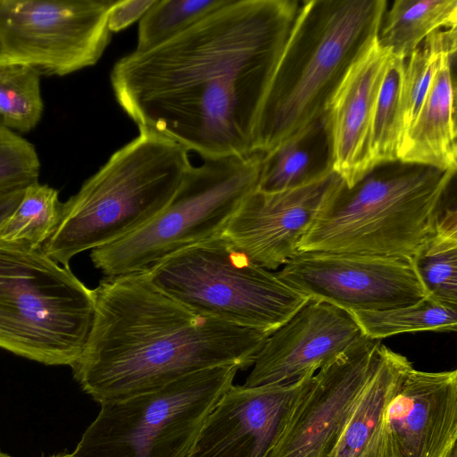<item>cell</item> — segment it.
Segmentation results:
<instances>
[{
	"instance_id": "1",
	"label": "cell",
	"mask_w": 457,
	"mask_h": 457,
	"mask_svg": "<svg viewBox=\"0 0 457 457\" xmlns=\"http://www.w3.org/2000/svg\"><path fill=\"white\" fill-rule=\"evenodd\" d=\"M300 6L228 0L200 21L111 71L115 99L137 124L203 159L253 154L265 92Z\"/></svg>"
},
{
	"instance_id": "2",
	"label": "cell",
	"mask_w": 457,
	"mask_h": 457,
	"mask_svg": "<svg viewBox=\"0 0 457 457\" xmlns=\"http://www.w3.org/2000/svg\"><path fill=\"white\" fill-rule=\"evenodd\" d=\"M93 290L92 325L71 369L99 403L212 367L248 369L270 336L197 312L162 291L147 272L104 277Z\"/></svg>"
},
{
	"instance_id": "3",
	"label": "cell",
	"mask_w": 457,
	"mask_h": 457,
	"mask_svg": "<svg viewBox=\"0 0 457 457\" xmlns=\"http://www.w3.org/2000/svg\"><path fill=\"white\" fill-rule=\"evenodd\" d=\"M386 0H308L273 71L253 132L266 154L321 119L347 70L378 36Z\"/></svg>"
},
{
	"instance_id": "4",
	"label": "cell",
	"mask_w": 457,
	"mask_h": 457,
	"mask_svg": "<svg viewBox=\"0 0 457 457\" xmlns=\"http://www.w3.org/2000/svg\"><path fill=\"white\" fill-rule=\"evenodd\" d=\"M138 135L62 204L61 218L45 253L62 266L140 229L171 201L192 164L188 151L154 131Z\"/></svg>"
},
{
	"instance_id": "5",
	"label": "cell",
	"mask_w": 457,
	"mask_h": 457,
	"mask_svg": "<svg viewBox=\"0 0 457 457\" xmlns=\"http://www.w3.org/2000/svg\"><path fill=\"white\" fill-rule=\"evenodd\" d=\"M456 172L395 162L325 199L298 252L411 258L433 232Z\"/></svg>"
},
{
	"instance_id": "6",
	"label": "cell",
	"mask_w": 457,
	"mask_h": 457,
	"mask_svg": "<svg viewBox=\"0 0 457 457\" xmlns=\"http://www.w3.org/2000/svg\"><path fill=\"white\" fill-rule=\"evenodd\" d=\"M95 312L94 290L43 247L0 239V348L45 365L72 366Z\"/></svg>"
},
{
	"instance_id": "7",
	"label": "cell",
	"mask_w": 457,
	"mask_h": 457,
	"mask_svg": "<svg viewBox=\"0 0 457 457\" xmlns=\"http://www.w3.org/2000/svg\"><path fill=\"white\" fill-rule=\"evenodd\" d=\"M263 154L204 159L191 166L167 206L149 223L91 250L104 277L148 272L169 256L222 234L245 198L256 189Z\"/></svg>"
},
{
	"instance_id": "8",
	"label": "cell",
	"mask_w": 457,
	"mask_h": 457,
	"mask_svg": "<svg viewBox=\"0 0 457 457\" xmlns=\"http://www.w3.org/2000/svg\"><path fill=\"white\" fill-rule=\"evenodd\" d=\"M164 293L202 314L271 335L308 301L220 234L149 270Z\"/></svg>"
},
{
	"instance_id": "9",
	"label": "cell",
	"mask_w": 457,
	"mask_h": 457,
	"mask_svg": "<svg viewBox=\"0 0 457 457\" xmlns=\"http://www.w3.org/2000/svg\"><path fill=\"white\" fill-rule=\"evenodd\" d=\"M239 369L216 366L158 389L104 403L72 457H189L210 412Z\"/></svg>"
},
{
	"instance_id": "10",
	"label": "cell",
	"mask_w": 457,
	"mask_h": 457,
	"mask_svg": "<svg viewBox=\"0 0 457 457\" xmlns=\"http://www.w3.org/2000/svg\"><path fill=\"white\" fill-rule=\"evenodd\" d=\"M115 0H0L1 63L65 76L95 65L109 45Z\"/></svg>"
},
{
	"instance_id": "11",
	"label": "cell",
	"mask_w": 457,
	"mask_h": 457,
	"mask_svg": "<svg viewBox=\"0 0 457 457\" xmlns=\"http://www.w3.org/2000/svg\"><path fill=\"white\" fill-rule=\"evenodd\" d=\"M276 274L310 300L349 312L410 305L426 296L407 257L298 252Z\"/></svg>"
},
{
	"instance_id": "12",
	"label": "cell",
	"mask_w": 457,
	"mask_h": 457,
	"mask_svg": "<svg viewBox=\"0 0 457 457\" xmlns=\"http://www.w3.org/2000/svg\"><path fill=\"white\" fill-rule=\"evenodd\" d=\"M381 345L363 335L320 368L265 457H335Z\"/></svg>"
},
{
	"instance_id": "13",
	"label": "cell",
	"mask_w": 457,
	"mask_h": 457,
	"mask_svg": "<svg viewBox=\"0 0 457 457\" xmlns=\"http://www.w3.org/2000/svg\"><path fill=\"white\" fill-rule=\"evenodd\" d=\"M457 443V370L410 367L361 457H444Z\"/></svg>"
},
{
	"instance_id": "14",
	"label": "cell",
	"mask_w": 457,
	"mask_h": 457,
	"mask_svg": "<svg viewBox=\"0 0 457 457\" xmlns=\"http://www.w3.org/2000/svg\"><path fill=\"white\" fill-rule=\"evenodd\" d=\"M333 170L303 186L250 193L222 234L253 262L268 270L286 264L340 181Z\"/></svg>"
},
{
	"instance_id": "15",
	"label": "cell",
	"mask_w": 457,
	"mask_h": 457,
	"mask_svg": "<svg viewBox=\"0 0 457 457\" xmlns=\"http://www.w3.org/2000/svg\"><path fill=\"white\" fill-rule=\"evenodd\" d=\"M314 374L288 384L232 385L206 418L189 457H265Z\"/></svg>"
},
{
	"instance_id": "16",
	"label": "cell",
	"mask_w": 457,
	"mask_h": 457,
	"mask_svg": "<svg viewBox=\"0 0 457 457\" xmlns=\"http://www.w3.org/2000/svg\"><path fill=\"white\" fill-rule=\"evenodd\" d=\"M362 336L350 312L310 300L269 336L243 386L297 381L316 373Z\"/></svg>"
},
{
	"instance_id": "17",
	"label": "cell",
	"mask_w": 457,
	"mask_h": 457,
	"mask_svg": "<svg viewBox=\"0 0 457 457\" xmlns=\"http://www.w3.org/2000/svg\"><path fill=\"white\" fill-rule=\"evenodd\" d=\"M392 54L372 38L353 61L326 110L332 170L352 187L372 169L370 131L375 103Z\"/></svg>"
},
{
	"instance_id": "18",
	"label": "cell",
	"mask_w": 457,
	"mask_h": 457,
	"mask_svg": "<svg viewBox=\"0 0 457 457\" xmlns=\"http://www.w3.org/2000/svg\"><path fill=\"white\" fill-rule=\"evenodd\" d=\"M454 57L445 59L436 72L413 122L403 137L398 162L456 172Z\"/></svg>"
},
{
	"instance_id": "19",
	"label": "cell",
	"mask_w": 457,
	"mask_h": 457,
	"mask_svg": "<svg viewBox=\"0 0 457 457\" xmlns=\"http://www.w3.org/2000/svg\"><path fill=\"white\" fill-rule=\"evenodd\" d=\"M331 170V141L324 115L263 154L256 189L278 192L295 188Z\"/></svg>"
},
{
	"instance_id": "20",
	"label": "cell",
	"mask_w": 457,
	"mask_h": 457,
	"mask_svg": "<svg viewBox=\"0 0 457 457\" xmlns=\"http://www.w3.org/2000/svg\"><path fill=\"white\" fill-rule=\"evenodd\" d=\"M411 366L405 356L381 345L375 369L359 397L335 457H361L380 430L400 378Z\"/></svg>"
},
{
	"instance_id": "21",
	"label": "cell",
	"mask_w": 457,
	"mask_h": 457,
	"mask_svg": "<svg viewBox=\"0 0 457 457\" xmlns=\"http://www.w3.org/2000/svg\"><path fill=\"white\" fill-rule=\"evenodd\" d=\"M456 27V0H395L377 37L394 56L406 60L434 31Z\"/></svg>"
},
{
	"instance_id": "22",
	"label": "cell",
	"mask_w": 457,
	"mask_h": 457,
	"mask_svg": "<svg viewBox=\"0 0 457 457\" xmlns=\"http://www.w3.org/2000/svg\"><path fill=\"white\" fill-rule=\"evenodd\" d=\"M426 296L457 309V216L441 211L435 228L411 258Z\"/></svg>"
},
{
	"instance_id": "23",
	"label": "cell",
	"mask_w": 457,
	"mask_h": 457,
	"mask_svg": "<svg viewBox=\"0 0 457 457\" xmlns=\"http://www.w3.org/2000/svg\"><path fill=\"white\" fill-rule=\"evenodd\" d=\"M350 314L362 335L378 340L403 333L454 332L457 327V309L442 305L428 296L410 305Z\"/></svg>"
},
{
	"instance_id": "24",
	"label": "cell",
	"mask_w": 457,
	"mask_h": 457,
	"mask_svg": "<svg viewBox=\"0 0 457 457\" xmlns=\"http://www.w3.org/2000/svg\"><path fill=\"white\" fill-rule=\"evenodd\" d=\"M404 61L392 54L377 96L369 140L372 170L398 161L404 133L401 102Z\"/></svg>"
},
{
	"instance_id": "25",
	"label": "cell",
	"mask_w": 457,
	"mask_h": 457,
	"mask_svg": "<svg viewBox=\"0 0 457 457\" xmlns=\"http://www.w3.org/2000/svg\"><path fill=\"white\" fill-rule=\"evenodd\" d=\"M62 204L54 187L38 181L28 186L14 211L0 226V239L43 247L55 231Z\"/></svg>"
},
{
	"instance_id": "26",
	"label": "cell",
	"mask_w": 457,
	"mask_h": 457,
	"mask_svg": "<svg viewBox=\"0 0 457 457\" xmlns=\"http://www.w3.org/2000/svg\"><path fill=\"white\" fill-rule=\"evenodd\" d=\"M456 28L434 31L404 61L401 88L404 133L413 122L441 63L456 54Z\"/></svg>"
},
{
	"instance_id": "27",
	"label": "cell",
	"mask_w": 457,
	"mask_h": 457,
	"mask_svg": "<svg viewBox=\"0 0 457 457\" xmlns=\"http://www.w3.org/2000/svg\"><path fill=\"white\" fill-rule=\"evenodd\" d=\"M41 75L27 64L0 63V125L15 132L37 127L44 112Z\"/></svg>"
},
{
	"instance_id": "28",
	"label": "cell",
	"mask_w": 457,
	"mask_h": 457,
	"mask_svg": "<svg viewBox=\"0 0 457 457\" xmlns=\"http://www.w3.org/2000/svg\"><path fill=\"white\" fill-rule=\"evenodd\" d=\"M228 0H156L138 23L137 51L153 48L185 31Z\"/></svg>"
},
{
	"instance_id": "29",
	"label": "cell",
	"mask_w": 457,
	"mask_h": 457,
	"mask_svg": "<svg viewBox=\"0 0 457 457\" xmlns=\"http://www.w3.org/2000/svg\"><path fill=\"white\" fill-rule=\"evenodd\" d=\"M40 161L35 146L0 125V196L37 182Z\"/></svg>"
},
{
	"instance_id": "30",
	"label": "cell",
	"mask_w": 457,
	"mask_h": 457,
	"mask_svg": "<svg viewBox=\"0 0 457 457\" xmlns=\"http://www.w3.org/2000/svg\"><path fill=\"white\" fill-rule=\"evenodd\" d=\"M156 0H118L111 6L107 26L111 33L120 32L140 21Z\"/></svg>"
},
{
	"instance_id": "31",
	"label": "cell",
	"mask_w": 457,
	"mask_h": 457,
	"mask_svg": "<svg viewBox=\"0 0 457 457\" xmlns=\"http://www.w3.org/2000/svg\"><path fill=\"white\" fill-rule=\"evenodd\" d=\"M24 189L16 190L0 196V226L14 211L24 193Z\"/></svg>"
},
{
	"instance_id": "32",
	"label": "cell",
	"mask_w": 457,
	"mask_h": 457,
	"mask_svg": "<svg viewBox=\"0 0 457 457\" xmlns=\"http://www.w3.org/2000/svg\"><path fill=\"white\" fill-rule=\"evenodd\" d=\"M444 457H457V447L456 444L453 445L447 453L444 455Z\"/></svg>"
},
{
	"instance_id": "33",
	"label": "cell",
	"mask_w": 457,
	"mask_h": 457,
	"mask_svg": "<svg viewBox=\"0 0 457 457\" xmlns=\"http://www.w3.org/2000/svg\"><path fill=\"white\" fill-rule=\"evenodd\" d=\"M49 457H72V456H71V453H57V454L51 455Z\"/></svg>"
},
{
	"instance_id": "34",
	"label": "cell",
	"mask_w": 457,
	"mask_h": 457,
	"mask_svg": "<svg viewBox=\"0 0 457 457\" xmlns=\"http://www.w3.org/2000/svg\"><path fill=\"white\" fill-rule=\"evenodd\" d=\"M0 457H12L9 454L4 453L0 451Z\"/></svg>"
},
{
	"instance_id": "35",
	"label": "cell",
	"mask_w": 457,
	"mask_h": 457,
	"mask_svg": "<svg viewBox=\"0 0 457 457\" xmlns=\"http://www.w3.org/2000/svg\"><path fill=\"white\" fill-rule=\"evenodd\" d=\"M1 62H2V59H1V54H0V63H1Z\"/></svg>"
}]
</instances>
